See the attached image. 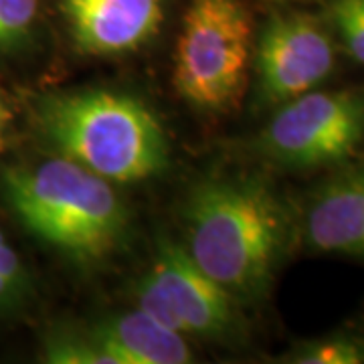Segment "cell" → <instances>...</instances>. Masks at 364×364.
<instances>
[{"label":"cell","instance_id":"obj_9","mask_svg":"<svg viewBox=\"0 0 364 364\" xmlns=\"http://www.w3.org/2000/svg\"><path fill=\"white\" fill-rule=\"evenodd\" d=\"M301 229L314 251L364 259V164L340 172L314 193Z\"/></svg>","mask_w":364,"mask_h":364},{"label":"cell","instance_id":"obj_4","mask_svg":"<svg viewBox=\"0 0 364 364\" xmlns=\"http://www.w3.org/2000/svg\"><path fill=\"white\" fill-rule=\"evenodd\" d=\"M255 39L243 0H188L172 63L178 97L210 114L239 107L253 69Z\"/></svg>","mask_w":364,"mask_h":364},{"label":"cell","instance_id":"obj_8","mask_svg":"<svg viewBox=\"0 0 364 364\" xmlns=\"http://www.w3.org/2000/svg\"><path fill=\"white\" fill-rule=\"evenodd\" d=\"M77 51L116 57L138 51L162 23V0H61Z\"/></svg>","mask_w":364,"mask_h":364},{"label":"cell","instance_id":"obj_13","mask_svg":"<svg viewBox=\"0 0 364 364\" xmlns=\"http://www.w3.org/2000/svg\"><path fill=\"white\" fill-rule=\"evenodd\" d=\"M328 26L352 61L364 65V0H332Z\"/></svg>","mask_w":364,"mask_h":364},{"label":"cell","instance_id":"obj_6","mask_svg":"<svg viewBox=\"0 0 364 364\" xmlns=\"http://www.w3.org/2000/svg\"><path fill=\"white\" fill-rule=\"evenodd\" d=\"M336 67L330 26L304 13H279L255 39V81L261 105L279 107L318 90Z\"/></svg>","mask_w":364,"mask_h":364},{"label":"cell","instance_id":"obj_1","mask_svg":"<svg viewBox=\"0 0 364 364\" xmlns=\"http://www.w3.org/2000/svg\"><path fill=\"white\" fill-rule=\"evenodd\" d=\"M191 259L241 306L267 296L294 239L286 200L261 176H215L184 207Z\"/></svg>","mask_w":364,"mask_h":364},{"label":"cell","instance_id":"obj_10","mask_svg":"<svg viewBox=\"0 0 364 364\" xmlns=\"http://www.w3.org/2000/svg\"><path fill=\"white\" fill-rule=\"evenodd\" d=\"M116 364H186L193 348L184 334L170 330L142 310L107 316L87 326Z\"/></svg>","mask_w":364,"mask_h":364},{"label":"cell","instance_id":"obj_15","mask_svg":"<svg viewBox=\"0 0 364 364\" xmlns=\"http://www.w3.org/2000/svg\"><path fill=\"white\" fill-rule=\"evenodd\" d=\"M28 291V273L21 255L6 239L0 241V312L21 304Z\"/></svg>","mask_w":364,"mask_h":364},{"label":"cell","instance_id":"obj_11","mask_svg":"<svg viewBox=\"0 0 364 364\" xmlns=\"http://www.w3.org/2000/svg\"><path fill=\"white\" fill-rule=\"evenodd\" d=\"M291 364H364V326H348L301 340L282 356Z\"/></svg>","mask_w":364,"mask_h":364},{"label":"cell","instance_id":"obj_14","mask_svg":"<svg viewBox=\"0 0 364 364\" xmlns=\"http://www.w3.org/2000/svg\"><path fill=\"white\" fill-rule=\"evenodd\" d=\"M39 13L41 0H0V57L25 47Z\"/></svg>","mask_w":364,"mask_h":364},{"label":"cell","instance_id":"obj_7","mask_svg":"<svg viewBox=\"0 0 364 364\" xmlns=\"http://www.w3.org/2000/svg\"><path fill=\"white\" fill-rule=\"evenodd\" d=\"M150 269L166 296L174 328L186 338L229 342L241 334V304L203 272L182 245L168 237L160 239Z\"/></svg>","mask_w":364,"mask_h":364},{"label":"cell","instance_id":"obj_12","mask_svg":"<svg viewBox=\"0 0 364 364\" xmlns=\"http://www.w3.org/2000/svg\"><path fill=\"white\" fill-rule=\"evenodd\" d=\"M43 360L51 364H116L87 328L53 332L45 340Z\"/></svg>","mask_w":364,"mask_h":364},{"label":"cell","instance_id":"obj_5","mask_svg":"<svg viewBox=\"0 0 364 364\" xmlns=\"http://www.w3.org/2000/svg\"><path fill=\"white\" fill-rule=\"evenodd\" d=\"M364 146V87L314 90L279 105L257 148L289 170L340 166Z\"/></svg>","mask_w":364,"mask_h":364},{"label":"cell","instance_id":"obj_3","mask_svg":"<svg viewBox=\"0 0 364 364\" xmlns=\"http://www.w3.org/2000/svg\"><path fill=\"white\" fill-rule=\"evenodd\" d=\"M35 119L57 154L112 184L144 182L166 170L170 142L140 100L107 90L43 95Z\"/></svg>","mask_w":364,"mask_h":364},{"label":"cell","instance_id":"obj_17","mask_svg":"<svg viewBox=\"0 0 364 364\" xmlns=\"http://www.w3.org/2000/svg\"><path fill=\"white\" fill-rule=\"evenodd\" d=\"M2 239H6V237H4V233H2V229H0V241H2Z\"/></svg>","mask_w":364,"mask_h":364},{"label":"cell","instance_id":"obj_16","mask_svg":"<svg viewBox=\"0 0 364 364\" xmlns=\"http://www.w3.org/2000/svg\"><path fill=\"white\" fill-rule=\"evenodd\" d=\"M11 128H13V109H11V104L6 100V93L0 90V154L9 146Z\"/></svg>","mask_w":364,"mask_h":364},{"label":"cell","instance_id":"obj_2","mask_svg":"<svg viewBox=\"0 0 364 364\" xmlns=\"http://www.w3.org/2000/svg\"><path fill=\"white\" fill-rule=\"evenodd\" d=\"M0 182L26 231L81 269L102 267L128 241L130 210L112 182L69 158L6 168Z\"/></svg>","mask_w":364,"mask_h":364}]
</instances>
